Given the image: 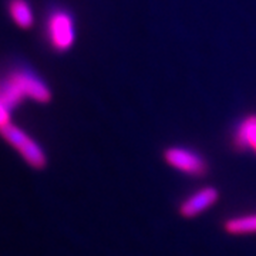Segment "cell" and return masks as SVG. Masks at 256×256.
Instances as JSON below:
<instances>
[{"mask_svg": "<svg viewBox=\"0 0 256 256\" xmlns=\"http://www.w3.org/2000/svg\"><path fill=\"white\" fill-rule=\"evenodd\" d=\"M0 98L10 110L16 108L24 100L48 102L52 92L46 82L28 68H18L0 84Z\"/></svg>", "mask_w": 256, "mask_h": 256, "instance_id": "6da1fadb", "label": "cell"}, {"mask_svg": "<svg viewBox=\"0 0 256 256\" xmlns=\"http://www.w3.org/2000/svg\"><path fill=\"white\" fill-rule=\"evenodd\" d=\"M3 138L18 151L20 156L28 162L30 166L42 170L47 164V156L44 150L37 142L34 138H32L28 132H24L20 127H16L10 122L9 126L0 130Z\"/></svg>", "mask_w": 256, "mask_h": 256, "instance_id": "7a4b0ae2", "label": "cell"}, {"mask_svg": "<svg viewBox=\"0 0 256 256\" xmlns=\"http://www.w3.org/2000/svg\"><path fill=\"white\" fill-rule=\"evenodd\" d=\"M46 34L50 46L57 52H67L76 43V22L64 9L53 10L46 22Z\"/></svg>", "mask_w": 256, "mask_h": 256, "instance_id": "3957f363", "label": "cell"}, {"mask_svg": "<svg viewBox=\"0 0 256 256\" xmlns=\"http://www.w3.org/2000/svg\"><path fill=\"white\" fill-rule=\"evenodd\" d=\"M166 164L182 174L192 176H204L208 172V162L204 156L185 146H170L164 151Z\"/></svg>", "mask_w": 256, "mask_h": 256, "instance_id": "277c9868", "label": "cell"}, {"mask_svg": "<svg viewBox=\"0 0 256 256\" xmlns=\"http://www.w3.org/2000/svg\"><path fill=\"white\" fill-rule=\"evenodd\" d=\"M220 200V191L215 186H202L198 191L192 192L180 204V214L181 216L191 220L204 214L206 210L212 208Z\"/></svg>", "mask_w": 256, "mask_h": 256, "instance_id": "5b68a950", "label": "cell"}, {"mask_svg": "<svg viewBox=\"0 0 256 256\" xmlns=\"http://www.w3.org/2000/svg\"><path fill=\"white\" fill-rule=\"evenodd\" d=\"M234 144L240 151L256 154V114H249L242 120L234 134Z\"/></svg>", "mask_w": 256, "mask_h": 256, "instance_id": "8992f818", "label": "cell"}, {"mask_svg": "<svg viewBox=\"0 0 256 256\" xmlns=\"http://www.w3.org/2000/svg\"><path fill=\"white\" fill-rule=\"evenodd\" d=\"M9 14L13 23L20 28L28 30L34 24V12L28 0H10Z\"/></svg>", "mask_w": 256, "mask_h": 256, "instance_id": "52a82bcc", "label": "cell"}, {"mask_svg": "<svg viewBox=\"0 0 256 256\" xmlns=\"http://www.w3.org/2000/svg\"><path fill=\"white\" fill-rule=\"evenodd\" d=\"M224 229L229 235H252L256 234V214L234 216L225 220Z\"/></svg>", "mask_w": 256, "mask_h": 256, "instance_id": "ba28073f", "label": "cell"}, {"mask_svg": "<svg viewBox=\"0 0 256 256\" xmlns=\"http://www.w3.org/2000/svg\"><path fill=\"white\" fill-rule=\"evenodd\" d=\"M10 112H12V110L0 98V130H3L6 126L10 124Z\"/></svg>", "mask_w": 256, "mask_h": 256, "instance_id": "9c48e42d", "label": "cell"}]
</instances>
